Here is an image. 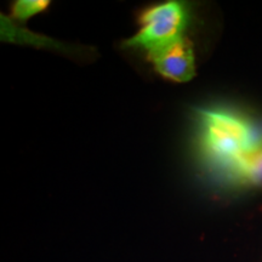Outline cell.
<instances>
[{"label": "cell", "instance_id": "1", "mask_svg": "<svg viewBox=\"0 0 262 262\" xmlns=\"http://www.w3.org/2000/svg\"><path fill=\"white\" fill-rule=\"evenodd\" d=\"M198 122L203 153L221 170L262 148V133L247 116L237 111L201 110Z\"/></svg>", "mask_w": 262, "mask_h": 262}, {"label": "cell", "instance_id": "2", "mask_svg": "<svg viewBox=\"0 0 262 262\" xmlns=\"http://www.w3.org/2000/svg\"><path fill=\"white\" fill-rule=\"evenodd\" d=\"M189 12L182 2L162 3L148 8L140 18V29L127 40L131 48L145 49L148 52L183 37L188 25Z\"/></svg>", "mask_w": 262, "mask_h": 262}, {"label": "cell", "instance_id": "3", "mask_svg": "<svg viewBox=\"0 0 262 262\" xmlns=\"http://www.w3.org/2000/svg\"><path fill=\"white\" fill-rule=\"evenodd\" d=\"M147 54L155 70L166 79L176 83H187L194 78V50L187 38L182 37Z\"/></svg>", "mask_w": 262, "mask_h": 262}, {"label": "cell", "instance_id": "4", "mask_svg": "<svg viewBox=\"0 0 262 262\" xmlns=\"http://www.w3.org/2000/svg\"><path fill=\"white\" fill-rule=\"evenodd\" d=\"M229 181L238 185H262V152L245 157L239 162L222 170Z\"/></svg>", "mask_w": 262, "mask_h": 262}, {"label": "cell", "instance_id": "5", "mask_svg": "<svg viewBox=\"0 0 262 262\" xmlns=\"http://www.w3.org/2000/svg\"><path fill=\"white\" fill-rule=\"evenodd\" d=\"M49 5V0H17L12 6V15L15 18L25 21L40 14Z\"/></svg>", "mask_w": 262, "mask_h": 262}, {"label": "cell", "instance_id": "6", "mask_svg": "<svg viewBox=\"0 0 262 262\" xmlns=\"http://www.w3.org/2000/svg\"><path fill=\"white\" fill-rule=\"evenodd\" d=\"M261 152H262V148H261Z\"/></svg>", "mask_w": 262, "mask_h": 262}]
</instances>
